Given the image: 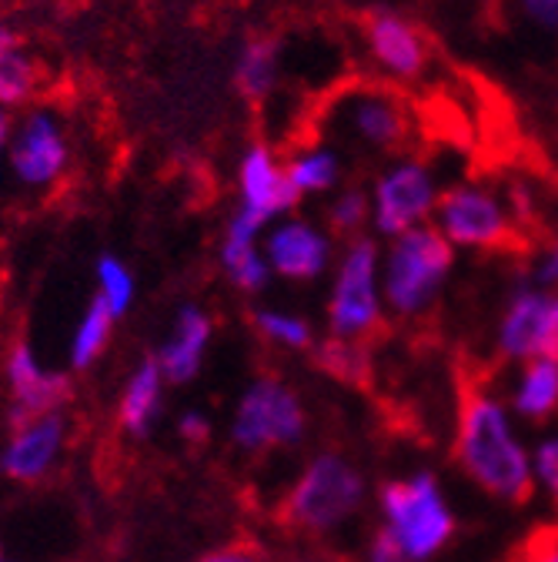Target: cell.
Segmentation results:
<instances>
[{
    "mask_svg": "<svg viewBox=\"0 0 558 562\" xmlns=\"http://www.w3.org/2000/svg\"><path fill=\"white\" fill-rule=\"evenodd\" d=\"M455 462L492 499L525 503L535 492L532 449L515 429L512 408L485 385H468L458 402Z\"/></svg>",
    "mask_w": 558,
    "mask_h": 562,
    "instance_id": "cell-1",
    "label": "cell"
},
{
    "mask_svg": "<svg viewBox=\"0 0 558 562\" xmlns=\"http://www.w3.org/2000/svg\"><path fill=\"white\" fill-rule=\"evenodd\" d=\"M324 134L365 155H405L414 134L411 101L385 81H362L341 88L324 104Z\"/></svg>",
    "mask_w": 558,
    "mask_h": 562,
    "instance_id": "cell-2",
    "label": "cell"
},
{
    "mask_svg": "<svg viewBox=\"0 0 558 562\" xmlns=\"http://www.w3.org/2000/svg\"><path fill=\"white\" fill-rule=\"evenodd\" d=\"M455 255L458 251L442 238L435 225H422L388 238L382 251L385 312L398 318H418L432 312L452 278Z\"/></svg>",
    "mask_w": 558,
    "mask_h": 562,
    "instance_id": "cell-3",
    "label": "cell"
},
{
    "mask_svg": "<svg viewBox=\"0 0 558 562\" xmlns=\"http://www.w3.org/2000/svg\"><path fill=\"white\" fill-rule=\"evenodd\" d=\"M382 529H388L411 562L435 559L458 529V519L445 499L435 472H414L382 485L378 492Z\"/></svg>",
    "mask_w": 558,
    "mask_h": 562,
    "instance_id": "cell-4",
    "label": "cell"
},
{
    "mask_svg": "<svg viewBox=\"0 0 558 562\" xmlns=\"http://www.w3.org/2000/svg\"><path fill=\"white\" fill-rule=\"evenodd\" d=\"M432 225L455 251H509L522 238L512 198L488 181H455L442 188Z\"/></svg>",
    "mask_w": 558,
    "mask_h": 562,
    "instance_id": "cell-5",
    "label": "cell"
},
{
    "mask_svg": "<svg viewBox=\"0 0 558 562\" xmlns=\"http://www.w3.org/2000/svg\"><path fill=\"white\" fill-rule=\"evenodd\" d=\"M365 475L338 452L315 456L282 503V519L308 536L334 532L365 503Z\"/></svg>",
    "mask_w": 558,
    "mask_h": 562,
    "instance_id": "cell-6",
    "label": "cell"
},
{
    "mask_svg": "<svg viewBox=\"0 0 558 562\" xmlns=\"http://www.w3.org/2000/svg\"><path fill=\"white\" fill-rule=\"evenodd\" d=\"M385 325L382 299V248L358 235L348 241L338 258L331 299H328V328L334 338L368 341Z\"/></svg>",
    "mask_w": 558,
    "mask_h": 562,
    "instance_id": "cell-7",
    "label": "cell"
},
{
    "mask_svg": "<svg viewBox=\"0 0 558 562\" xmlns=\"http://www.w3.org/2000/svg\"><path fill=\"white\" fill-rule=\"evenodd\" d=\"M372 225L382 238L405 235L411 228L432 225L442 198V181L432 161L422 155H395L375 178L372 191Z\"/></svg>",
    "mask_w": 558,
    "mask_h": 562,
    "instance_id": "cell-8",
    "label": "cell"
},
{
    "mask_svg": "<svg viewBox=\"0 0 558 562\" xmlns=\"http://www.w3.org/2000/svg\"><path fill=\"white\" fill-rule=\"evenodd\" d=\"M362 44L372 67L385 78V85L395 88L425 81L435 60L432 37L425 34V27L405 11H391V8H375L372 14H365Z\"/></svg>",
    "mask_w": 558,
    "mask_h": 562,
    "instance_id": "cell-9",
    "label": "cell"
},
{
    "mask_svg": "<svg viewBox=\"0 0 558 562\" xmlns=\"http://www.w3.org/2000/svg\"><path fill=\"white\" fill-rule=\"evenodd\" d=\"M308 415L298 392L282 379H258L235 415V442L248 452L288 449L305 439Z\"/></svg>",
    "mask_w": 558,
    "mask_h": 562,
    "instance_id": "cell-10",
    "label": "cell"
},
{
    "mask_svg": "<svg viewBox=\"0 0 558 562\" xmlns=\"http://www.w3.org/2000/svg\"><path fill=\"white\" fill-rule=\"evenodd\" d=\"M496 345L502 359L519 366L528 359H558V292L522 281L502 308Z\"/></svg>",
    "mask_w": 558,
    "mask_h": 562,
    "instance_id": "cell-11",
    "label": "cell"
},
{
    "mask_svg": "<svg viewBox=\"0 0 558 562\" xmlns=\"http://www.w3.org/2000/svg\"><path fill=\"white\" fill-rule=\"evenodd\" d=\"M8 382H11V426L21 429L34 418H44L57 412L67 398H71V382L64 375L44 372L27 345H14L8 356Z\"/></svg>",
    "mask_w": 558,
    "mask_h": 562,
    "instance_id": "cell-12",
    "label": "cell"
},
{
    "mask_svg": "<svg viewBox=\"0 0 558 562\" xmlns=\"http://www.w3.org/2000/svg\"><path fill=\"white\" fill-rule=\"evenodd\" d=\"M264 261L274 274L288 281L321 278L331 265V235L315 228L311 222L288 218L267 235Z\"/></svg>",
    "mask_w": 558,
    "mask_h": 562,
    "instance_id": "cell-13",
    "label": "cell"
},
{
    "mask_svg": "<svg viewBox=\"0 0 558 562\" xmlns=\"http://www.w3.org/2000/svg\"><path fill=\"white\" fill-rule=\"evenodd\" d=\"M298 201L301 198L292 188L285 165L274 158V151L267 145L248 148V155L241 158V207L238 211L267 225L271 218L298 207Z\"/></svg>",
    "mask_w": 558,
    "mask_h": 562,
    "instance_id": "cell-14",
    "label": "cell"
},
{
    "mask_svg": "<svg viewBox=\"0 0 558 562\" xmlns=\"http://www.w3.org/2000/svg\"><path fill=\"white\" fill-rule=\"evenodd\" d=\"M60 446H64V418L57 412L34 418L27 426L14 429L4 459H0V472L14 482H37L60 456Z\"/></svg>",
    "mask_w": 558,
    "mask_h": 562,
    "instance_id": "cell-15",
    "label": "cell"
},
{
    "mask_svg": "<svg viewBox=\"0 0 558 562\" xmlns=\"http://www.w3.org/2000/svg\"><path fill=\"white\" fill-rule=\"evenodd\" d=\"M67 161V145L54 124V117L47 114H31L18 137H14V148H11V165L18 171L21 181L27 184H47L60 175Z\"/></svg>",
    "mask_w": 558,
    "mask_h": 562,
    "instance_id": "cell-16",
    "label": "cell"
},
{
    "mask_svg": "<svg viewBox=\"0 0 558 562\" xmlns=\"http://www.w3.org/2000/svg\"><path fill=\"white\" fill-rule=\"evenodd\" d=\"M207 338H212V322H207V315L197 312V308H184L178 315V325H174L171 338L164 341L161 356H158L161 375L168 382L194 379L197 369H201V359H204Z\"/></svg>",
    "mask_w": 558,
    "mask_h": 562,
    "instance_id": "cell-17",
    "label": "cell"
},
{
    "mask_svg": "<svg viewBox=\"0 0 558 562\" xmlns=\"http://www.w3.org/2000/svg\"><path fill=\"white\" fill-rule=\"evenodd\" d=\"M509 408L525 422H548L558 415V359L522 362L512 382Z\"/></svg>",
    "mask_w": 558,
    "mask_h": 562,
    "instance_id": "cell-18",
    "label": "cell"
},
{
    "mask_svg": "<svg viewBox=\"0 0 558 562\" xmlns=\"http://www.w3.org/2000/svg\"><path fill=\"white\" fill-rule=\"evenodd\" d=\"M161 379L164 375H161L158 359H145L130 375L121 395V426L130 436H148L151 422L158 415V402H161Z\"/></svg>",
    "mask_w": 558,
    "mask_h": 562,
    "instance_id": "cell-19",
    "label": "cell"
},
{
    "mask_svg": "<svg viewBox=\"0 0 558 562\" xmlns=\"http://www.w3.org/2000/svg\"><path fill=\"white\" fill-rule=\"evenodd\" d=\"M315 366L331 375L334 382L344 385H368L375 375V359H372V348L368 341H352V338H328L315 348Z\"/></svg>",
    "mask_w": 558,
    "mask_h": 562,
    "instance_id": "cell-20",
    "label": "cell"
},
{
    "mask_svg": "<svg viewBox=\"0 0 558 562\" xmlns=\"http://www.w3.org/2000/svg\"><path fill=\"white\" fill-rule=\"evenodd\" d=\"M285 175H288L292 188L298 191V198L324 194L341 181V158L328 145H308V148H298L285 161Z\"/></svg>",
    "mask_w": 558,
    "mask_h": 562,
    "instance_id": "cell-21",
    "label": "cell"
},
{
    "mask_svg": "<svg viewBox=\"0 0 558 562\" xmlns=\"http://www.w3.org/2000/svg\"><path fill=\"white\" fill-rule=\"evenodd\" d=\"M37 67L24 54V41L0 27V104H24L34 94Z\"/></svg>",
    "mask_w": 558,
    "mask_h": 562,
    "instance_id": "cell-22",
    "label": "cell"
},
{
    "mask_svg": "<svg viewBox=\"0 0 558 562\" xmlns=\"http://www.w3.org/2000/svg\"><path fill=\"white\" fill-rule=\"evenodd\" d=\"M277 85V44L267 37H254L248 41V47L241 50L238 60V91L261 104Z\"/></svg>",
    "mask_w": 558,
    "mask_h": 562,
    "instance_id": "cell-23",
    "label": "cell"
},
{
    "mask_svg": "<svg viewBox=\"0 0 558 562\" xmlns=\"http://www.w3.org/2000/svg\"><path fill=\"white\" fill-rule=\"evenodd\" d=\"M111 328H114V312H111L107 302L98 295V299L91 302V308H88V315H84L78 335H75V348H71V362H75V369H88V366L98 362V356H101V351L107 348V341H111Z\"/></svg>",
    "mask_w": 558,
    "mask_h": 562,
    "instance_id": "cell-24",
    "label": "cell"
},
{
    "mask_svg": "<svg viewBox=\"0 0 558 562\" xmlns=\"http://www.w3.org/2000/svg\"><path fill=\"white\" fill-rule=\"evenodd\" d=\"M372 225V198L362 188H344L328 207V228L338 238H358L362 228Z\"/></svg>",
    "mask_w": 558,
    "mask_h": 562,
    "instance_id": "cell-25",
    "label": "cell"
},
{
    "mask_svg": "<svg viewBox=\"0 0 558 562\" xmlns=\"http://www.w3.org/2000/svg\"><path fill=\"white\" fill-rule=\"evenodd\" d=\"M254 328H258L267 341L285 345V348H295V351H305V348L315 345L311 325H308L301 315H292V312L261 308V312H254Z\"/></svg>",
    "mask_w": 558,
    "mask_h": 562,
    "instance_id": "cell-26",
    "label": "cell"
},
{
    "mask_svg": "<svg viewBox=\"0 0 558 562\" xmlns=\"http://www.w3.org/2000/svg\"><path fill=\"white\" fill-rule=\"evenodd\" d=\"M221 265L228 271V278L241 292H258L264 289L267 281V261L264 255L258 251V245H241V241H225L221 248Z\"/></svg>",
    "mask_w": 558,
    "mask_h": 562,
    "instance_id": "cell-27",
    "label": "cell"
},
{
    "mask_svg": "<svg viewBox=\"0 0 558 562\" xmlns=\"http://www.w3.org/2000/svg\"><path fill=\"white\" fill-rule=\"evenodd\" d=\"M98 278H101V299L107 302V308L114 312V318L124 315L127 305H130V299H134V278H130V271L117 258L104 255L98 261Z\"/></svg>",
    "mask_w": 558,
    "mask_h": 562,
    "instance_id": "cell-28",
    "label": "cell"
},
{
    "mask_svg": "<svg viewBox=\"0 0 558 562\" xmlns=\"http://www.w3.org/2000/svg\"><path fill=\"white\" fill-rule=\"evenodd\" d=\"M532 479L548 499L558 503V432L545 436L532 449Z\"/></svg>",
    "mask_w": 558,
    "mask_h": 562,
    "instance_id": "cell-29",
    "label": "cell"
},
{
    "mask_svg": "<svg viewBox=\"0 0 558 562\" xmlns=\"http://www.w3.org/2000/svg\"><path fill=\"white\" fill-rule=\"evenodd\" d=\"M519 18L542 31V34H558V0H512Z\"/></svg>",
    "mask_w": 558,
    "mask_h": 562,
    "instance_id": "cell-30",
    "label": "cell"
},
{
    "mask_svg": "<svg viewBox=\"0 0 558 562\" xmlns=\"http://www.w3.org/2000/svg\"><path fill=\"white\" fill-rule=\"evenodd\" d=\"M519 562H558V529H542L528 539Z\"/></svg>",
    "mask_w": 558,
    "mask_h": 562,
    "instance_id": "cell-31",
    "label": "cell"
},
{
    "mask_svg": "<svg viewBox=\"0 0 558 562\" xmlns=\"http://www.w3.org/2000/svg\"><path fill=\"white\" fill-rule=\"evenodd\" d=\"M197 562H267L264 552L251 542H231V546H221L215 552L201 555Z\"/></svg>",
    "mask_w": 558,
    "mask_h": 562,
    "instance_id": "cell-32",
    "label": "cell"
},
{
    "mask_svg": "<svg viewBox=\"0 0 558 562\" xmlns=\"http://www.w3.org/2000/svg\"><path fill=\"white\" fill-rule=\"evenodd\" d=\"M368 562H411V559L388 529H378L372 546H368Z\"/></svg>",
    "mask_w": 558,
    "mask_h": 562,
    "instance_id": "cell-33",
    "label": "cell"
},
{
    "mask_svg": "<svg viewBox=\"0 0 558 562\" xmlns=\"http://www.w3.org/2000/svg\"><path fill=\"white\" fill-rule=\"evenodd\" d=\"M207 418L201 415V412H187L184 418H181V436L187 439V442H204L207 439Z\"/></svg>",
    "mask_w": 558,
    "mask_h": 562,
    "instance_id": "cell-34",
    "label": "cell"
},
{
    "mask_svg": "<svg viewBox=\"0 0 558 562\" xmlns=\"http://www.w3.org/2000/svg\"><path fill=\"white\" fill-rule=\"evenodd\" d=\"M8 131H11V121H8L4 108H0V148H4V140H8Z\"/></svg>",
    "mask_w": 558,
    "mask_h": 562,
    "instance_id": "cell-35",
    "label": "cell"
},
{
    "mask_svg": "<svg viewBox=\"0 0 558 562\" xmlns=\"http://www.w3.org/2000/svg\"><path fill=\"white\" fill-rule=\"evenodd\" d=\"M298 562H331V559H298Z\"/></svg>",
    "mask_w": 558,
    "mask_h": 562,
    "instance_id": "cell-36",
    "label": "cell"
},
{
    "mask_svg": "<svg viewBox=\"0 0 558 562\" xmlns=\"http://www.w3.org/2000/svg\"><path fill=\"white\" fill-rule=\"evenodd\" d=\"M0 562H4V552H0Z\"/></svg>",
    "mask_w": 558,
    "mask_h": 562,
    "instance_id": "cell-37",
    "label": "cell"
},
{
    "mask_svg": "<svg viewBox=\"0 0 558 562\" xmlns=\"http://www.w3.org/2000/svg\"><path fill=\"white\" fill-rule=\"evenodd\" d=\"M555 238H558V235H555Z\"/></svg>",
    "mask_w": 558,
    "mask_h": 562,
    "instance_id": "cell-38",
    "label": "cell"
}]
</instances>
